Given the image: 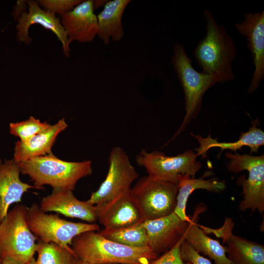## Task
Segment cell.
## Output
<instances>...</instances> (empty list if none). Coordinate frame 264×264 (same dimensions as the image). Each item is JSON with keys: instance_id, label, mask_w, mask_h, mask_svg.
<instances>
[{"instance_id": "cell-1", "label": "cell", "mask_w": 264, "mask_h": 264, "mask_svg": "<svg viewBox=\"0 0 264 264\" xmlns=\"http://www.w3.org/2000/svg\"><path fill=\"white\" fill-rule=\"evenodd\" d=\"M206 34L196 46L194 55L202 72L214 77L218 83L234 79L232 63L237 56L235 42L212 13L204 10Z\"/></svg>"}, {"instance_id": "cell-2", "label": "cell", "mask_w": 264, "mask_h": 264, "mask_svg": "<svg viewBox=\"0 0 264 264\" xmlns=\"http://www.w3.org/2000/svg\"><path fill=\"white\" fill-rule=\"evenodd\" d=\"M70 246L75 258L88 264H149L157 256L149 246L123 245L104 238L98 231L80 234Z\"/></svg>"}, {"instance_id": "cell-3", "label": "cell", "mask_w": 264, "mask_h": 264, "mask_svg": "<svg viewBox=\"0 0 264 264\" xmlns=\"http://www.w3.org/2000/svg\"><path fill=\"white\" fill-rule=\"evenodd\" d=\"M18 164L21 173L28 176L38 189H44V185H48L53 189L73 191L80 179L92 173L91 161H65L52 153Z\"/></svg>"}, {"instance_id": "cell-4", "label": "cell", "mask_w": 264, "mask_h": 264, "mask_svg": "<svg viewBox=\"0 0 264 264\" xmlns=\"http://www.w3.org/2000/svg\"><path fill=\"white\" fill-rule=\"evenodd\" d=\"M172 62L183 88L186 114L178 130L168 142L177 136L190 121L196 117L199 111L204 93L218 83L213 76L199 72L194 68L184 46L181 44L174 45Z\"/></svg>"}, {"instance_id": "cell-5", "label": "cell", "mask_w": 264, "mask_h": 264, "mask_svg": "<svg viewBox=\"0 0 264 264\" xmlns=\"http://www.w3.org/2000/svg\"><path fill=\"white\" fill-rule=\"evenodd\" d=\"M26 220L30 230L38 240L55 243L73 253L70 246L75 237L85 232L100 230L95 223L73 222L63 219L57 215L47 214L37 203L27 207Z\"/></svg>"}, {"instance_id": "cell-6", "label": "cell", "mask_w": 264, "mask_h": 264, "mask_svg": "<svg viewBox=\"0 0 264 264\" xmlns=\"http://www.w3.org/2000/svg\"><path fill=\"white\" fill-rule=\"evenodd\" d=\"M27 207L15 206L0 223V260L9 257L27 264L38 248L37 238L26 220Z\"/></svg>"}, {"instance_id": "cell-7", "label": "cell", "mask_w": 264, "mask_h": 264, "mask_svg": "<svg viewBox=\"0 0 264 264\" xmlns=\"http://www.w3.org/2000/svg\"><path fill=\"white\" fill-rule=\"evenodd\" d=\"M225 156L229 161L228 170L238 173L246 170L247 179L244 176L238 178V183L242 187V199L239 206L240 211L247 210L262 213L264 211V155H252L227 153Z\"/></svg>"}, {"instance_id": "cell-8", "label": "cell", "mask_w": 264, "mask_h": 264, "mask_svg": "<svg viewBox=\"0 0 264 264\" xmlns=\"http://www.w3.org/2000/svg\"><path fill=\"white\" fill-rule=\"evenodd\" d=\"M177 184L149 176L139 179L131 189V195L145 220L168 216L174 212Z\"/></svg>"}, {"instance_id": "cell-9", "label": "cell", "mask_w": 264, "mask_h": 264, "mask_svg": "<svg viewBox=\"0 0 264 264\" xmlns=\"http://www.w3.org/2000/svg\"><path fill=\"white\" fill-rule=\"evenodd\" d=\"M197 154L187 150L175 156H168L159 151L142 150L136 157L137 163L144 167L152 178L177 184L181 177H195L202 167L197 160Z\"/></svg>"}, {"instance_id": "cell-10", "label": "cell", "mask_w": 264, "mask_h": 264, "mask_svg": "<svg viewBox=\"0 0 264 264\" xmlns=\"http://www.w3.org/2000/svg\"><path fill=\"white\" fill-rule=\"evenodd\" d=\"M108 161V171L105 179L87 200L91 205H104L114 200L130 191L132 182L138 178V173L121 147L112 149Z\"/></svg>"}, {"instance_id": "cell-11", "label": "cell", "mask_w": 264, "mask_h": 264, "mask_svg": "<svg viewBox=\"0 0 264 264\" xmlns=\"http://www.w3.org/2000/svg\"><path fill=\"white\" fill-rule=\"evenodd\" d=\"M234 226L235 223L230 218H226L219 228L199 225L207 235L213 234L222 239L227 245L225 246L226 252L233 257L230 260L234 264H264V246L257 242L233 235Z\"/></svg>"}, {"instance_id": "cell-12", "label": "cell", "mask_w": 264, "mask_h": 264, "mask_svg": "<svg viewBox=\"0 0 264 264\" xmlns=\"http://www.w3.org/2000/svg\"><path fill=\"white\" fill-rule=\"evenodd\" d=\"M235 27L246 38L252 56L254 71L248 90L251 93L264 78V11L245 13L242 21L237 23Z\"/></svg>"}, {"instance_id": "cell-13", "label": "cell", "mask_w": 264, "mask_h": 264, "mask_svg": "<svg viewBox=\"0 0 264 264\" xmlns=\"http://www.w3.org/2000/svg\"><path fill=\"white\" fill-rule=\"evenodd\" d=\"M191 221L180 219L174 212L157 219L142 222L149 241V246L157 256L167 252L184 237Z\"/></svg>"}, {"instance_id": "cell-14", "label": "cell", "mask_w": 264, "mask_h": 264, "mask_svg": "<svg viewBox=\"0 0 264 264\" xmlns=\"http://www.w3.org/2000/svg\"><path fill=\"white\" fill-rule=\"evenodd\" d=\"M28 11L22 13L17 20V37L18 41L26 44L32 42L29 36V27L39 24L44 28L51 31L61 42L66 57L69 56V44L66 31L62 25L60 18L56 15L41 8L37 2L27 0Z\"/></svg>"}, {"instance_id": "cell-15", "label": "cell", "mask_w": 264, "mask_h": 264, "mask_svg": "<svg viewBox=\"0 0 264 264\" xmlns=\"http://www.w3.org/2000/svg\"><path fill=\"white\" fill-rule=\"evenodd\" d=\"M95 206L97 220L105 229L123 228L144 221L131 190L107 204Z\"/></svg>"}, {"instance_id": "cell-16", "label": "cell", "mask_w": 264, "mask_h": 264, "mask_svg": "<svg viewBox=\"0 0 264 264\" xmlns=\"http://www.w3.org/2000/svg\"><path fill=\"white\" fill-rule=\"evenodd\" d=\"M94 9L93 0H82L73 9L60 16L69 44L74 41L90 42L97 35V19Z\"/></svg>"}, {"instance_id": "cell-17", "label": "cell", "mask_w": 264, "mask_h": 264, "mask_svg": "<svg viewBox=\"0 0 264 264\" xmlns=\"http://www.w3.org/2000/svg\"><path fill=\"white\" fill-rule=\"evenodd\" d=\"M40 208L44 212H55L66 217L80 219L88 223L97 220L95 205L76 198L72 191L53 189L52 193L44 197Z\"/></svg>"}, {"instance_id": "cell-18", "label": "cell", "mask_w": 264, "mask_h": 264, "mask_svg": "<svg viewBox=\"0 0 264 264\" xmlns=\"http://www.w3.org/2000/svg\"><path fill=\"white\" fill-rule=\"evenodd\" d=\"M19 164L13 159H0V223L7 215L10 206L20 202L25 192L36 188L22 182Z\"/></svg>"}, {"instance_id": "cell-19", "label": "cell", "mask_w": 264, "mask_h": 264, "mask_svg": "<svg viewBox=\"0 0 264 264\" xmlns=\"http://www.w3.org/2000/svg\"><path fill=\"white\" fill-rule=\"evenodd\" d=\"M67 127L65 118H62L25 141H17L15 145L13 159L20 163L52 153L51 148L57 137Z\"/></svg>"}, {"instance_id": "cell-20", "label": "cell", "mask_w": 264, "mask_h": 264, "mask_svg": "<svg viewBox=\"0 0 264 264\" xmlns=\"http://www.w3.org/2000/svg\"><path fill=\"white\" fill-rule=\"evenodd\" d=\"M204 207L203 205L197 207L184 235V240L198 253L201 252L213 259L216 264H234L226 256L225 247L209 237L197 224L198 215L205 210Z\"/></svg>"}, {"instance_id": "cell-21", "label": "cell", "mask_w": 264, "mask_h": 264, "mask_svg": "<svg viewBox=\"0 0 264 264\" xmlns=\"http://www.w3.org/2000/svg\"><path fill=\"white\" fill-rule=\"evenodd\" d=\"M258 123V120L254 121L248 131L241 132L239 139L232 142H220L218 141L217 139L212 138L210 135L207 137H202L200 135H195L191 133V135L197 139L199 145V147L196 149L197 156L206 157L207 151L213 148L221 149L219 155L224 150L236 152L244 146L249 147L251 153H257L259 148L264 145V132L257 127Z\"/></svg>"}, {"instance_id": "cell-22", "label": "cell", "mask_w": 264, "mask_h": 264, "mask_svg": "<svg viewBox=\"0 0 264 264\" xmlns=\"http://www.w3.org/2000/svg\"><path fill=\"white\" fill-rule=\"evenodd\" d=\"M130 0H113L108 1L103 9L97 16L98 24L97 36L105 45L110 40L120 41L124 32L122 19Z\"/></svg>"}, {"instance_id": "cell-23", "label": "cell", "mask_w": 264, "mask_h": 264, "mask_svg": "<svg viewBox=\"0 0 264 264\" xmlns=\"http://www.w3.org/2000/svg\"><path fill=\"white\" fill-rule=\"evenodd\" d=\"M207 176L208 173L198 178L184 176L180 179L177 184L176 204L174 212L182 220H191V218L186 215V207L189 197L194 191L203 189L211 192L220 193L226 188L223 181L215 178L205 179Z\"/></svg>"}, {"instance_id": "cell-24", "label": "cell", "mask_w": 264, "mask_h": 264, "mask_svg": "<svg viewBox=\"0 0 264 264\" xmlns=\"http://www.w3.org/2000/svg\"><path fill=\"white\" fill-rule=\"evenodd\" d=\"M142 222L120 229L104 228L98 232L104 238L123 245L133 247H145L149 246V241Z\"/></svg>"}, {"instance_id": "cell-25", "label": "cell", "mask_w": 264, "mask_h": 264, "mask_svg": "<svg viewBox=\"0 0 264 264\" xmlns=\"http://www.w3.org/2000/svg\"><path fill=\"white\" fill-rule=\"evenodd\" d=\"M37 259L32 258L27 264H73L77 259L73 252L52 242L38 240Z\"/></svg>"}, {"instance_id": "cell-26", "label": "cell", "mask_w": 264, "mask_h": 264, "mask_svg": "<svg viewBox=\"0 0 264 264\" xmlns=\"http://www.w3.org/2000/svg\"><path fill=\"white\" fill-rule=\"evenodd\" d=\"M47 122H42L31 116L28 119L9 124V131L11 134L24 142L31 138L50 126Z\"/></svg>"}, {"instance_id": "cell-27", "label": "cell", "mask_w": 264, "mask_h": 264, "mask_svg": "<svg viewBox=\"0 0 264 264\" xmlns=\"http://www.w3.org/2000/svg\"><path fill=\"white\" fill-rule=\"evenodd\" d=\"M81 0H38L37 3L43 9L55 15L68 12L82 2Z\"/></svg>"}, {"instance_id": "cell-28", "label": "cell", "mask_w": 264, "mask_h": 264, "mask_svg": "<svg viewBox=\"0 0 264 264\" xmlns=\"http://www.w3.org/2000/svg\"><path fill=\"white\" fill-rule=\"evenodd\" d=\"M184 240L183 237L172 249L149 264H190L184 263L180 255V246Z\"/></svg>"}, {"instance_id": "cell-29", "label": "cell", "mask_w": 264, "mask_h": 264, "mask_svg": "<svg viewBox=\"0 0 264 264\" xmlns=\"http://www.w3.org/2000/svg\"><path fill=\"white\" fill-rule=\"evenodd\" d=\"M180 251L183 260H187L190 264H212L209 260L200 255L185 240L181 245Z\"/></svg>"}, {"instance_id": "cell-30", "label": "cell", "mask_w": 264, "mask_h": 264, "mask_svg": "<svg viewBox=\"0 0 264 264\" xmlns=\"http://www.w3.org/2000/svg\"><path fill=\"white\" fill-rule=\"evenodd\" d=\"M26 1L18 0L13 10V15L14 19L18 20L21 14L25 12L24 10L26 8Z\"/></svg>"}, {"instance_id": "cell-31", "label": "cell", "mask_w": 264, "mask_h": 264, "mask_svg": "<svg viewBox=\"0 0 264 264\" xmlns=\"http://www.w3.org/2000/svg\"><path fill=\"white\" fill-rule=\"evenodd\" d=\"M0 264H25L9 257L3 259Z\"/></svg>"}, {"instance_id": "cell-32", "label": "cell", "mask_w": 264, "mask_h": 264, "mask_svg": "<svg viewBox=\"0 0 264 264\" xmlns=\"http://www.w3.org/2000/svg\"><path fill=\"white\" fill-rule=\"evenodd\" d=\"M107 1L106 0H93L94 9L98 8L101 6H104Z\"/></svg>"}, {"instance_id": "cell-33", "label": "cell", "mask_w": 264, "mask_h": 264, "mask_svg": "<svg viewBox=\"0 0 264 264\" xmlns=\"http://www.w3.org/2000/svg\"><path fill=\"white\" fill-rule=\"evenodd\" d=\"M73 264H88L86 263L81 261L78 259H76Z\"/></svg>"}, {"instance_id": "cell-34", "label": "cell", "mask_w": 264, "mask_h": 264, "mask_svg": "<svg viewBox=\"0 0 264 264\" xmlns=\"http://www.w3.org/2000/svg\"><path fill=\"white\" fill-rule=\"evenodd\" d=\"M0 263H1V261H0Z\"/></svg>"}]
</instances>
